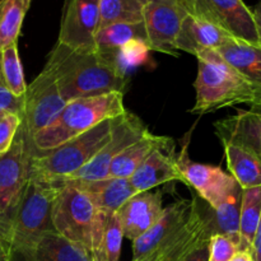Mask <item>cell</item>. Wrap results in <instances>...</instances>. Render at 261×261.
I'll return each mask as SVG.
<instances>
[{
    "instance_id": "cell-1",
    "label": "cell",
    "mask_w": 261,
    "mask_h": 261,
    "mask_svg": "<svg viewBox=\"0 0 261 261\" xmlns=\"http://www.w3.org/2000/svg\"><path fill=\"white\" fill-rule=\"evenodd\" d=\"M45 70L53 75L65 102L111 92L125 93L127 75L116 66L112 53L74 50L56 42Z\"/></svg>"
},
{
    "instance_id": "cell-2",
    "label": "cell",
    "mask_w": 261,
    "mask_h": 261,
    "mask_svg": "<svg viewBox=\"0 0 261 261\" xmlns=\"http://www.w3.org/2000/svg\"><path fill=\"white\" fill-rule=\"evenodd\" d=\"M60 186L31 177L15 205L0 217V234L10 247L13 261L24 256L38 240L56 232L53 206Z\"/></svg>"
},
{
    "instance_id": "cell-3",
    "label": "cell",
    "mask_w": 261,
    "mask_h": 261,
    "mask_svg": "<svg viewBox=\"0 0 261 261\" xmlns=\"http://www.w3.org/2000/svg\"><path fill=\"white\" fill-rule=\"evenodd\" d=\"M196 59V99L191 114L205 115L237 105H247L252 111L261 112V99L254 86L216 50L205 51Z\"/></svg>"
},
{
    "instance_id": "cell-4",
    "label": "cell",
    "mask_w": 261,
    "mask_h": 261,
    "mask_svg": "<svg viewBox=\"0 0 261 261\" xmlns=\"http://www.w3.org/2000/svg\"><path fill=\"white\" fill-rule=\"evenodd\" d=\"M125 111L124 93L121 92L66 102L53 122L31 138V149L33 154L48 152L93 129L105 120L120 116Z\"/></svg>"
},
{
    "instance_id": "cell-5",
    "label": "cell",
    "mask_w": 261,
    "mask_h": 261,
    "mask_svg": "<svg viewBox=\"0 0 261 261\" xmlns=\"http://www.w3.org/2000/svg\"><path fill=\"white\" fill-rule=\"evenodd\" d=\"M114 119H107L93 129L69 142L31 158V177L54 184L83 168L109 140ZM30 177V178H31Z\"/></svg>"
},
{
    "instance_id": "cell-6",
    "label": "cell",
    "mask_w": 261,
    "mask_h": 261,
    "mask_svg": "<svg viewBox=\"0 0 261 261\" xmlns=\"http://www.w3.org/2000/svg\"><path fill=\"white\" fill-rule=\"evenodd\" d=\"M96 218V205L78 185L66 182L60 186L53 206L54 228L60 236L89 251Z\"/></svg>"
},
{
    "instance_id": "cell-7",
    "label": "cell",
    "mask_w": 261,
    "mask_h": 261,
    "mask_svg": "<svg viewBox=\"0 0 261 261\" xmlns=\"http://www.w3.org/2000/svg\"><path fill=\"white\" fill-rule=\"evenodd\" d=\"M148 133L149 129L143 120L138 115L126 110L124 114L115 119L109 140L101 150L83 168L68 177L55 181L54 185L61 186L66 182H87L106 178L112 161L129 145L142 139Z\"/></svg>"
},
{
    "instance_id": "cell-8",
    "label": "cell",
    "mask_w": 261,
    "mask_h": 261,
    "mask_svg": "<svg viewBox=\"0 0 261 261\" xmlns=\"http://www.w3.org/2000/svg\"><path fill=\"white\" fill-rule=\"evenodd\" d=\"M65 105L55 79L47 70L42 69L35 81L27 86L23 97V109L20 112L22 124L19 129L28 142L33 135L51 124Z\"/></svg>"
},
{
    "instance_id": "cell-9",
    "label": "cell",
    "mask_w": 261,
    "mask_h": 261,
    "mask_svg": "<svg viewBox=\"0 0 261 261\" xmlns=\"http://www.w3.org/2000/svg\"><path fill=\"white\" fill-rule=\"evenodd\" d=\"M190 14L228 32L236 40L259 46L254 17L244 0H189Z\"/></svg>"
},
{
    "instance_id": "cell-10",
    "label": "cell",
    "mask_w": 261,
    "mask_h": 261,
    "mask_svg": "<svg viewBox=\"0 0 261 261\" xmlns=\"http://www.w3.org/2000/svg\"><path fill=\"white\" fill-rule=\"evenodd\" d=\"M189 13L177 0H147L143 23L150 50L176 55V40Z\"/></svg>"
},
{
    "instance_id": "cell-11",
    "label": "cell",
    "mask_w": 261,
    "mask_h": 261,
    "mask_svg": "<svg viewBox=\"0 0 261 261\" xmlns=\"http://www.w3.org/2000/svg\"><path fill=\"white\" fill-rule=\"evenodd\" d=\"M32 155L30 142L19 129L12 147L0 155V217L15 205L30 181Z\"/></svg>"
},
{
    "instance_id": "cell-12",
    "label": "cell",
    "mask_w": 261,
    "mask_h": 261,
    "mask_svg": "<svg viewBox=\"0 0 261 261\" xmlns=\"http://www.w3.org/2000/svg\"><path fill=\"white\" fill-rule=\"evenodd\" d=\"M195 199H181L163 209L161 218L143 236L133 241V260L148 261L167 245L175 241L188 223Z\"/></svg>"
},
{
    "instance_id": "cell-13",
    "label": "cell",
    "mask_w": 261,
    "mask_h": 261,
    "mask_svg": "<svg viewBox=\"0 0 261 261\" xmlns=\"http://www.w3.org/2000/svg\"><path fill=\"white\" fill-rule=\"evenodd\" d=\"M189 142L184 145L177 160V166L185 185L190 186L199 198L212 209H216L237 185L236 180L221 167L194 162L188 153Z\"/></svg>"
},
{
    "instance_id": "cell-14",
    "label": "cell",
    "mask_w": 261,
    "mask_h": 261,
    "mask_svg": "<svg viewBox=\"0 0 261 261\" xmlns=\"http://www.w3.org/2000/svg\"><path fill=\"white\" fill-rule=\"evenodd\" d=\"M98 27L99 0H65L58 43L74 50H93Z\"/></svg>"
},
{
    "instance_id": "cell-15",
    "label": "cell",
    "mask_w": 261,
    "mask_h": 261,
    "mask_svg": "<svg viewBox=\"0 0 261 261\" xmlns=\"http://www.w3.org/2000/svg\"><path fill=\"white\" fill-rule=\"evenodd\" d=\"M163 196L161 191H144L133 195L116 212L122 233L135 241L145 233L163 213Z\"/></svg>"
},
{
    "instance_id": "cell-16",
    "label": "cell",
    "mask_w": 261,
    "mask_h": 261,
    "mask_svg": "<svg viewBox=\"0 0 261 261\" xmlns=\"http://www.w3.org/2000/svg\"><path fill=\"white\" fill-rule=\"evenodd\" d=\"M173 150V144L158 148L145 158L144 162L129 177L135 193L149 191L157 186L173 181L185 184L177 166V157H175Z\"/></svg>"
},
{
    "instance_id": "cell-17",
    "label": "cell",
    "mask_w": 261,
    "mask_h": 261,
    "mask_svg": "<svg viewBox=\"0 0 261 261\" xmlns=\"http://www.w3.org/2000/svg\"><path fill=\"white\" fill-rule=\"evenodd\" d=\"M216 135L221 143H232L249 150L261 161V112H239L213 124Z\"/></svg>"
},
{
    "instance_id": "cell-18",
    "label": "cell",
    "mask_w": 261,
    "mask_h": 261,
    "mask_svg": "<svg viewBox=\"0 0 261 261\" xmlns=\"http://www.w3.org/2000/svg\"><path fill=\"white\" fill-rule=\"evenodd\" d=\"M232 40L236 38L218 25L188 14L182 20L176 40V50L198 56L209 50L217 51Z\"/></svg>"
},
{
    "instance_id": "cell-19",
    "label": "cell",
    "mask_w": 261,
    "mask_h": 261,
    "mask_svg": "<svg viewBox=\"0 0 261 261\" xmlns=\"http://www.w3.org/2000/svg\"><path fill=\"white\" fill-rule=\"evenodd\" d=\"M74 184L92 199L97 211L106 214L116 213L125 201L137 194L129 178L106 177L102 180Z\"/></svg>"
},
{
    "instance_id": "cell-20",
    "label": "cell",
    "mask_w": 261,
    "mask_h": 261,
    "mask_svg": "<svg viewBox=\"0 0 261 261\" xmlns=\"http://www.w3.org/2000/svg\"><path fill=\"white\" fill-rule=\"evenodd\" d=\"M17 261H92V257L83 245L69 241L58 232H48Z\"/></svg>"
},
{
    "instance_id": "cell-21",
    "label": "cell",
    "mask_w": 261,
    "mask_h": 261,
    "mask_svg": "<svg viewBox=\"0 0 261 261\" xmlns=\"http://www.w3.org/2000/svg\"><path fill=\"white\" fill-rule=\"evenodd\" d=\"M172 144L173 140L171 138L154 135L149 132L142 139L129 145L112 161L107 177L129 178L153 150Z\"/></svg>"
},
{
    "instance_id": "cell-22",
    "label": "cell",
    "mask_w": 261,
    "mask_h": 261,
    "mask_svg": "<svg viewBox=\"0 0 261 261\" xmlns=\"http://www.w3.org/2000/svg\"><path fill=\"white\" fill-rule=\"evenodd\" d=\"M242 189L237 184L227 198L212 209L205 203V214L213 234H223L240 247V211H241Z\"/></svg>"
},
{
    "instance_id": "cell-23",
    "label": "cell",
    "mask_w": 261,
    "mask_h": 261,
    "mask_svg": "<svg viewBox=\"0 0 261 261\" xmlns=\"http://www.w3.org/2000/svg\"><path fill=\"white\" fill-rule=\"evenodd\" d=\"M217 53L254 86L261 99V47L232 40Z\"/></svg>"
},
{
    "instance_id": "cell-24",
    "label": "cell",
    "mask_w": 261,
    "mask_h": 261,
    "mask_svg": "<svg viewBox=\"0 0 261 261\" xmlns=\"http://www.w3.org/2000/svg\"><path fill=\"white\" fill-rule=\"evenodd\" d=\"M229 175L241 189L261 186V161L249 150L232 143H222Z\"/></svg>"
},
{
    "instance_id": "cell-25",
    "label": "cell",
    "mask_w": 261,
    "mask_h": 261,
    "mask_svg": "<svg viewBox=\"0 0 261 261\" xmlns=\"http://www.w3.org/2000/svg\"><path fill=\"white\" fill-rule=\"evenodd\" d=\"M261 218V186L242 189L240 211V247L239 250L251 251Z\"/></svg>"
},
{
    "instance_id": "cell-26",
    "label": "cell",
    "mask_w": 261,
    "mask_h": 261,
    "mask_svg": "<svg viewBox=\"0 0 261 261\" xmlns=\"http://www.w3.org/2000/svg\"><path fill=\"white\" fill-rule=\"evenodd\" d=\"M32 0H0V53L18 42Z\"/></svg>"
},
{
    "instance_id": "cell-27",
    "label": "cell",
    "mask_w": 261,
    "mask_h": 261,
    "mask_svg": "<svg viewBox=\"0 0 261 261\" xmlns=\"http://www.w3.org/2000/svg\"><path fill=\"white\" fill-rule=\"evenodd\" d=\"M133 40H142L147 42V33L143 22L115 23L99 28L94 37V43L97 50L102 53H111Z\"/></svg>"
},
{
    "instance_id": "cell-28",
    "label": "cell",
    "mask_w": 261,
    "mask_h": 261,
    "mask_svg": "<svg viewBox=\"0 0 261 261\" xmlns=\"http://www.w3.org/2000/svg\"><path fill=\"white\" fill-rule=\"evenodd\" d=\"M145 0H99V28L115 23L143 22Z\"/></svg>"
},
{
    "instance_id": "cell-29",
    "label": "cell",
    "mask_w": 261,
    "mask_h": 261,
    "mask_svg": "<svg viewBox=\"0 0 261 261\" xmlns=\"http://www.w3.org/2000/svg\"><path fill=\"white\" fill-rule=\"evenodd\" d=\"M121 224L117 214L114 213L106 219L103 228L91 251L92 261H119L122 247Z\"/></svg>"
},
{
    "instance_id": "cell-30",
    "label": "cell",
    "mask_w": 261,
    "mask_h": 261,
    "mask_svg": "<svg viewBox=\"0 0 261 261\" xmlns=\"http://www.w3.org/2000/svg\"><path fill=\"white\" fill-rule=\"evenodd\" d=\"M0 69L5 86L10 93L15 98L23 99L27 91V84L18 51V42L12 43L0 53Z\"/></svg>"
},
{
    "instance_id": "cell-31",
    "label": "cell",
    "mask_w": 261,
    "mask_h": 261,
    "mask_svg": "<svg viewBox=\"0 0 261 261\" xmlns=\"http://www.w3.org/2000/svg\"><path fill=\"white\" fill-rule=\"evenodd\" d=\"M150 48L145 41L133 40L124 43L117 50L111 51L114 55L115 64L117 68L127 75L129 69L142 65L148 60V54Z\"/></svg>"
},
{
    "instance_id": "cell-32",
    "label": "cell",
    "mask_w": 261,
    "mask_h": 261,
    "mask_svg": "<svg viewBox=\"0 0 261 261\" xmlns=\"http://www.w3.org/2000/svg\"><path fill=\"white\" fill-rule=\"evenodd\" d=\"M20 124L22 116L19 112L0 109V155L8 152V149L12 147Z\"/></svg>"
},
{
    "instance_id": "cell-33",
    "label": "cell",
    "mask_w": 261,
    "mask_h": 261,
    "mask_svg": "<svg viewBox=\"0 0 261 261\" xmlns=\"http://www.w3.org/2000/svg\"><path fill=\"white\" fill-rule=\"evenodd\" d=\"M208 261H229L239 251V246L223 234H213L208 242Z\"/></svg>"
},
{
    "instance_id": "cell-34",
    "label": "cell",
    "mask_w": 261,
    "mask_h": 261,
    "mask_svg": "<svg viewBox=\"0 0 261 261\" xmlns=\"http://www.w3.org/2000/svg\"><path fill=\"white\" fill-rule=\"evenodd\" d=\"M0 109L13 110V111L19 112V114L23 109V99L15 98L5 86L2 75V69H0Z\"/></svg>"
},
{
    "instance_id": "cell-35",
    "label": "cell",
    "mask_w": 261,
    "mask_h": 261,
    "mask_svg": "<svg viewBox=\"0 0 261 261\" xmlns=\"http://www.w3.org/2000/svg\"><path fill=\"white\" fill-rule=\"evenodd\" d=\"M208 242L209 240L204 241L203 244L199 245L188 257L184 261H208L209 257V250H208Z\"/></svg>"
},
{
    "instance_id": "cell-36",
    "label": "cell",
    "mask_w": 261,
    "mask_h": 261,
    "mask_svg": "<svg viewBox=\"0 0 261 261\" xmlns=\"http://www.w3.org/2000/svg\"><path fill=\"white\" fill-rule=\"evenodd\" d=\"M251 254L252 257H254V261H261V218L259 222V226H257L254 242H252Z\"/></svg>"
},
{
    "instance_id": "cell-37",
    "label": "cell",
    "mask_w": 261,
    "mask_h": 261,
    "mask_svg": "<svg viewBox=\"0 0 261 261\" xmlns=\"http://www.w3.org/2000/svg\"><path fill=\"white\" fill-rule=\"evenodd\" d=\"M0 261H13V255L9 245L2 234H0Z\"/></svg>"
},
{
    "instance_id": "cell-38",
    "label": "cell",
    "mask_w": 261,
    "mask_h": 261,
    "mask_svg": "<svg viewBox=\"0 0 261 261\" xmlns=\"http://www.w3.org/2000/svg\"><path fill=\"white\" fill-rule=\"evenodd\" d=\"M251 12H252V17H254L255 28H256L257 38H259V43L261 47V3H259L254 9H251Z\"/></svg>"
},
{
    "instance_id": "cell-39",
    "label": "cell",
    "mask_w": 261,
    "mask_h": 261,
    "mask_svg": "<svg viewBox=\"0 0 261 261\" xmlns=\"http://www.w3.org/2000/svg\"><path fill=\"white\" fill-rule=\"evenodd\" d=\"M229 261H254V257L249 250H239Z\"/></svg>"
},
{
    "instance_id": "cell-40",
    "label": "cell",
    "mask_w": 261,
    "mask_h": 261,
    "mask_svg": "<svg viewBox=\"0 0 261 261\" xmlns=\"http://www.w3.org/2000/svg\"><path fill=\"white\" fill-rule=\"evenodd\" d=\"M145 2H147V0H145ZM177 2H180L181 4H182V7L186 9V12H188L189 14H190V7H189V0H177Z\"/></svg>"
}]
</instances>
